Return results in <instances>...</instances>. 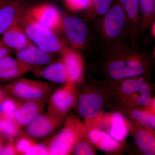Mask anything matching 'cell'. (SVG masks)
Instances as JSON below:
<instances>
[{"label": "cell", "mask_w": 155, "mask_h": 155, "mask_svg": "<svg viewBox=\"0 0 155 155\" xmlns=\"http://www.w3.org/2000/svg\"><path fill=\"white\" fill-rule=\"evenodd\" d=\"M1 38L8 48L16 51L34 45L19 23L11 26Z\"/></svg>", "instance_id": "7402d4cb"}, {"label": "cell", "mask_w": 155, "mask_h": 155, "mask_svg": "<svg viewBox=\"0 0 155 155\" xmlns=\"http://www.w3.org/2000/svg\"><path fill=\"white\" fill-rule=\"evenodd\" d=\"M60 57L67 70V83L76 86L84 76V61L81 54L78 50L68 46Z\"/></svg>", "instance_id": "2e32d148"}, {"label": "cell", "mask_w": 155, "mask_h": 155, "mask_svg": "<svg viewBox=\"0 0 155 155\" xmlns=\"http://www.w3.org/2000/svg\"><path fill=\"white\" fill-rule=\"evenodd\" d=\"M76 87L66 83L53 91L48 99L47 111L58 116L66 117L74 109L76 101Z\"/></svg>", "instance_id": "30bf717a"}, {"label": "cell", "mask_w": 155, "mask_h": 155, "mask_svg": "<svg viewBox=\"0 0 155 155\" xmlns=\"http://www.w3.org/2000/svg\"><path fill=\"white\" fill-rule=\"evenodd\" d=\"M35 143V139L22 131L14 140V146L17 155H26Z\"/></svg>", "instance_id": "83f0119b"}, {"label": "cell", "mask_w": 155, "mask_h": 155, "mask_svg": "<svg viewBox=\"0 0 155 155\" xmlns=\"http://www.w3.org/2000/svg\"><path fill=\"white\" fill-rule=\"evenodd\" d=\"M48 100H20L14 121L22 129L26 127L40 115L47 105Z\"/></svg>", "instance_id": "ac0fdd59"}, {"label": "cell", "mask_w": 155, "mask_h": 155, "mask_svg": "<svg viewBox=\"0 0 155 155\" xmlns=\"http://www.w3.org/2000/svg\"><path fill=\"white\" fill-rule=\"evenodd\" d=\"M92 56L89 71L109 81L137 76L151 80L154 71V53L131 46L127 41L115 42Z\"/></svg>", "instance_id": "6da1fadb"}, {"label": "cell", "mask_w": 155, "mask_h": 155, "mask_svg": "<svg viewBox=\"0 0 155 155\" xmlns=\"http://www.w3.org/2000/svg\"><path fill=\"white\" fill-rule=\"evenodd\" d=\"M5 86L9 95L20 100H48L55 87L51 82L22 77Z\"/></svg>", "instance_id": "ba28073f"}, {"label": "cell", "mask_w": 155, "mask_h": 155, "mask_svg": "<svg viewBox=\"0 0 155 155\" xmlns=\"http://www.w3.org/2000/svg\"><path fill=\"white\" fill-rule=\"evenodd\" d=\"M96 127L118 141H126V139L130 134L129 119L122 113L116 110L105 111Z\"/></svg>", "instance_id": "9c48e42d"}, {"label": "cell", "mask_w": 155, "mask_h": 155, "mask_svg": "<svg viewBox=\"0 0 155 155\" xmlns=\"http://www.w3.org/2000/svg\"><path fill=\"white\" fill-rule=\"evenodd\" d=\"M9 95L5 84H0V101L7 96Z\"/></svg>", "instance_id": "836d02e7"}, {"label": "cell", "mask_w": 155, "mask_h": 155, "mask_svg": "<svg viewBox=\"0 0 155 155\" xmlns=\"http://www.w3.org/2000/svg\"><path fill=\"white\" fill-rule=\"evenodd\" d=\"M129 120L130 134L132 137L136 153L141 155H155V130L133 120Z\"/></svg>", "instance_id": "5bb4252c"}, {"label": "cell", "mask_w": 155, "mask_h": 155, "mask_svg": "<svg viewBox=\"0 0 155 155\" xmlns=\"http://www.w3.org/2000/svg\"><path fill=\"white\" fill-rule=\"evenodd\" d=\"M21 132L14 120L0 114V138L5 142L14 140Z\"/></svg>", "instance_id": "d4e9b609"}, {"label": "cell", "mask_w": 155, "mask_h": 155, "mask_svg": "<svg viewBox=\"0 0 155 155\" xmlns=\"http://www.w3.org/2000/svg\"><path fill=\"white\" fill-rule=\"evenodd\" d=\"M130 120L155 130V114L144 109H131L120 112Z\"/></svg>", "instance_id": "cb8c5ba5"}, {"label": "cell", "mask_w": 155, "mask_h": 155, "mask_svg": "<svg viewBox=\"0 0 155 155\" xmlns=\"http://www.w3.org/2000/svg\"><path fill=\"white\" fill-rule=\"evenodd\" d=\"M5 143V142L2 139L0 138V152H1V150H2L3 145Z\"/></svg>", "instance_id": "d590c367"}, {"label": "cell", "mask_w": 155, "mask_h": 155, "mask_svg": "<svg viewBox=\"0 0 155 155\" xmlns=\"http://www.w3.org/2000/svg\"><path fill=\"white\" fill-rule=\"evenodd\" d=\"M49 141L38 143H36L26 155H48Z\"/></svg>", "instance_id": "4dcf8cb0"}, {"label": "cell", "mask_w": 155, "mask_h": 155, "mask_svg": "<svg viewBox=\"0 0 155 155\" xmlns=\"http://www.w3.org/2000/svg\"><path fill=\"white\" fill-rule=\"evenodd\" d=\"M76 101L74 109L85 129L96 126L105 111L113 94L110 82L103 78L84 75L76 86Z\"/></svg>", "instance_id": "7a4b0ae2"}, {"label": "cell", "mask_w": 155, "mask_h": 155, "mask_svg": "<svg viewBox=\"0 0 155 155\" xmlns=\"http://www.w3.org/2000/svg\"><path fill=\"white\" fill-rule=\"evenodd\" d=\"M65 118L48 111L42 113L25 127L24 132L34 139L45 138L61 127Z\"/></svg>", "instance_id": "7c38bea8"}, {"label": "cell", "mask_w": 155, "mask_h": 155, "mask_svg": "<svg viewBox=\"0 0 155 155\" xmlns=\"http://www.w3.org/2000/svg\"><path fill=\"white\" fill-rule=\"evenodd\" d=\"M36 69L21 63L11 55L6 56L0 60V84L9 83Z\"/></svg>", "instance_id": "d6986e66"}, {"label": "cell", "mask_w": 155, "mask_h": 155, "mask_svg": "<svg viewBox=\"0 0 155 155\" xmlns=\"http://www.w3.org/2000/svg\"><path fill=\"white\" fill-rule=\"evenodd\" d=\"M19 24L34 44L46 52L60 56L68 46L56 31L35 22L28 11Z\"/></svg>", "instance_id": "8992f818"}, {"label": "cell", "mask_w": 155, "mask_h": 155, "mask_svg": "<svg viewBox=\"0 0 155 155\" xmlns=\"http://www.w3.org/2000/svg\"><path fill=\"white\" fill-rule=\"evenodd\" d=\"M67 8L72 12L87 10L91 8L92 0H64Z\"/></svg>", "instance_id": "f546056e"}, {"label": "cell", "mask_w": 155, "mask_h": 155, "mask_svg": "<svg viewBox=\"0 0 155 155\" xmlns=\"http://www.w3.org/2000/svg\"><path fill=\"white\" fill-rule=\"evenodd\" d=\"M109 81L113 94L106 109L119 112L131 109H144L155 114L153 87L150 79L137 76Z\"/></svg>", "instance_id": "3957f363"}, {"label": "cell", "mask_w": 155, "mask_h": 155, "mask_svg": "<svg viewBox=\"0 0 155 155\" xmlns=\"http://www.w3.org/2000/svg\"><path fill=\"white\" fill-rule=\"evenodd\" d=\"M87 20L94 38L96 53L115 42L128 41L127 20L118 0H115L109 10L102 16Z\"/></svg>", "instance_id": "277c9868"}, {"label": "cell", "mask_w": 155, "mask_h": 155, "mask_svg": "<svg viewBox=\"0 0 155 155\" xmlns=\"http://www.w3.org/2000/svg\"><path fill=\"white\" fill-rule=\"evenodd\" d=\"M124 11L128 26L129 44L133 47H140V29L139 0H118Z\"/></svg>", "instance_id": "e0dca14e"}, {"label": "cell", "mask_w": 155, "mask_h": 155, "mask_svg": "<svg viewBox=\"0 0 155 155\" xmlns=\"http://www.w3.org/2000/svg\"><path fill=\"white\" fill-rule=\"evenodd\" d=\"M61 31L71 47L92 56L96 53L94 38L85 18L69 14L62 16Z\"/></svg>", "instance_id": "5b68a950"}, {"label": "cell", "mask_w": 155, "mask_h": 155, "mask_svg": "<svg viewBox=\"0 0 155 155\" xmlns=\"http://www.w3.org/2000/svg\"><path fill=\"white\" fill-rule=\"evenodd\" d=\"M16 52V59L18 61L37 68L56 61L54 55L45 51L34 44Z\"/></svg>", "instance_id": "ffe728a7"}, {"label": "cell", "mask_w": 155, "mask_h": 155, "mask_svg": "<svg viewBox=\"0 0 155 155\" xmlns=\"http://www.w3.org/2000/svg\"><path fill=\"white\" fill-rule=\"evenodd\" d=\"M71 155H96V149L90 141L86 132L81 136L75 143Z\"/></svg>", "instance_id": "484cf974"}, {"label": "cell", "mask_w": 155, "mask_h": 155, "mask_svg": "<svg viewBox=\"0 0 155 155\" xmlns=\"http://www.w3.org/2000/svg\"><path fill=\"white\" fill-rule=\"evenodd\" d=\"M28 8L21 0H4L0 3V36L11 26L19 23Z\"/></svg>", "instance_id": "4fadbf2b"}, {"label": "cell", "mask_w": 155, "mask_h": 155, "mask_svg": "<svg viewBox=\"0 0 155 155\" xmlns=\"http://www.w3.org/2000/svg\"><path fill=\"white\" fill-rule=\"evenodd\" d=\"M36 77L51 83L64 85L67 82V74L65 65L61 58L46 66L37 68L33 71Z\"/></svg>", "instance_id": "44dd1931"}, {"label": "cell", "mask_w": 155, "mask_h": 155, "mask_svg": "<svg viewBox=\"0 0 155 155\" xmlns=\"http://www.w3.org/2000/svg\"><path fill=\"white\" fill-rule=\"evenodd\" d=\"M115 0H92V5L85 18L92 19L102 16L110 8Z\"/></svg>", "instance_id": "4316f807"}, {"label": "cell", "mask_w": 155, "mask_h": 155, "mask_svg": "<svg viewBox=\"0 0 155 155\" xmlns=\"http://www.w3.org/2000/svg\"><path fill=\"white\" fill-rule=\"evenodd\" d=\"M86 130L89 139L95 148L106 154L123 155L130 150V146L126 141H117L99 127H92Z\"/></svg>", "instance_id": "8fae6325"}, {"label": "cell", "mask_w": 155, "mask_h": 155, "mask_svg": "<svg viewBox=\"0 0 155 155\" xmlns=\"http://www.w3.org/2000/svg\"><path fill=\"white\" fill-rule=\"evenodd\" d=\"M20 102V100L11 96L8 95L5 97L1 101L2 114L14 120Z\"/></svg>", "instance_id": "f1b7e54d"}, {"label": "cell", "mask_w": 155, "mask_h": 155, "mask_svg": "<svg viewBox=\"0 0 155 155\" xmlns=\"http://www.w3.org/2000/svg\"><path fill=\"white\" fill-rule=\"evenodd\" d=\"M17 152L14 144V140L6 142L4 144L1 152L0 155H16Z\"/></svg>", "instance_id": "1f68e13d"}, {"label": "cell", "mask_w": 155, "mask_h": 155, "mask_svg": "<svg viewBox=\"0 0 155 155\" xmlns=\"http://www.w3.org/2000/svg\"><path fill=\"white\" fill-rule=\"evenodd\" d=\"M62 127L49 141L48 155H71L75 143L86 130L81 119L73 114L65 117Z\"/></svg>", "instance_id": "52a82bcc"}, {"label": "cell", "mask_w": 155, "mask_h": 155, "mask_svg": "<svg viewBox=\"0 0 155 155\" xmlns=\"http://www.w3.org/2000/svg\"><path fill=\"white\" fill-rule=\"evenodd\" d=\"M139 3L141 37L148 31L151 24L155 20V0H139Z\"/></svg>", "instance_id": "603a6c76"}, {"label": "cell", "mask_w": 155, "mask_h": 155, "mask_svg": "<svg viewBox=\"0 0 155 155\" xmlns=\"http://www.w3.org/2000/svg\"><path fill=\"white\" fill-rule=\"evenodd\" d=\"M12 51L3 42L0 38V60L6 56L11 55Z\"/></svg>", "instance_id": "d6a6232c"}, {"label": "cell", "mask_w": 155, "mask_h": 155, "mask_svg": "<svg viewBox=\"0 0 155 155\" xmlns=\"http://www.w3.org/2000/svg\"><path fill=\"white\" fill-rule=\"evenodd\" d=\"M3 1H4V0H0V3L2 2H3Z\"/></svg>", "instance_id": "8d00e7d4"}, {"label": "cell", "mask_w": 155, "mask_h": 155, "mask_svg": "<svg viewBox=\"0 0 155 155\" xmlns=\"http://www.w3.org/2000/svg\"><path fill=\"white\" fill-rule=\"evenodd\" d=\"M28 13L35 21L57 32L61 31L62 16L58 9L51 4H39L29 7Z\"/></svg>", "instance_id": "9a60e30c"}, {"label": "cell", "mask_w": 155, "mask_h": 155, "mask_svg": "<svg viewBox=\"0 0 155 155\" xmlns=\"http://www.w3.org/2000/svg\"><path fill=\"white\" fill-rule=\"evenodd\" d=\"M153 39H154L155 37V20H154L151 24L149 30Z\"/></svg>", "instance_id": "e575fe53"}]
</instances>
